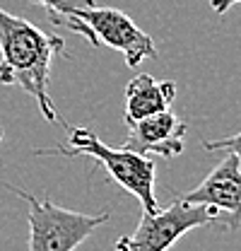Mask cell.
Returning a JSON list of instances; mask_svg holds the SVG:
<instances>
[{
	"label": "cell",
	"mask_w": 241,
	"mask_h": 251,
	"mask_svg": "<svg viewBox=\"0 0 241 251\" xmlns=\"http://www.w3.org/2000/svg\"><path fill=\"white\" fill-rule=\"evenodd\" d=\"M12 193L27 201L29 213V251H75L82 242H87L94 229L106 225L111 210H101L96 215H87L80 210H68L56 205L51 198H36L29 191L5 184Z\"/></svg>",
	"instance_id": "cell-3"
},
{
	"label": "cell",
	"mask_w": 241,
	"mask_h": 251,
	"mask_svg": "<svg viewBox=\"0 0 241 251\" xmlns=\"http://www.w3.org/2000/svg\"><path fill=\"white\" fill-rule=\"evenodd\" d=\"M65 27L82 34L92 46H109L125 58L128 68H138L147 58H157V46L147 31H143L123 10L116 7H82L65 17Z\"/></svg>",
	"instance_id": "cell-4"
},
{
	"label": "cell",
	"mask_w": 241,
	"mask_h": 251,
	"mask_svg": "<svg viewBox=\"0 0 241 251\" xmlns=\"http://www.w3.org/2000/svg\"><path fill=\"white\" fill-rule=\"evenodd\" d=\"M128 138L123 143L125 150L138 155H159L164 159H174L183 152V138L188 126L174 116L169 109L145 116L140 121L128 126Z\"/></svg>",
	"instance_id": "cell-7"
},
{
	"label": "cell",
	"mask_w": 241,
	"mask_h": 251,
	"mask_svg": "<svg viewBox=\"0 0 241 251\" xmlns=\"http://www.w3.org/2000/svg\"><path fill=\"white\" fill-rule=\"evenodd\" d=\"M241 0H210V7L217 12V15H227L234 5H239Z\"/></svg>",
	"instance_id": "cell-11"
},
{
	"label": "cell",
	"mask_w": 241,
	"mask_h": 251,
	"mask_svg": "<svg viewBox=\"0 0 241 251\" xmlns=\"http://www.w3.org/2000/svg\"><path fill=\"white\" fill-rule=\"evenodd\" d=\"M58 53H65V41L60 36L46 34L0 7V85L22 87L36 99V106L48 124L60 121L65 126L48 94L51 63Z\"/></svg>",
	"instance_id": "cell-1"
},
{
	"label": "cell",
	"mask_w": 241,
	"mask_h": 251,
	"mask_svg": "<svg viewBox=\"0 0 241 251\" xmlns=\"http://www.w3.org/2000/svg\"><path fill=\"white\" fill-rule=\"evenodd\" d=\"M215 222L217 215L208 205L183 203L176 198L169 208L143 213L138 227L116 242V251H169L183 234Z\"/></svg>",
	"instance_id": "cell-5"
},
{
	"label": "cell",
	"mask_w": 241,
	"mask_h": 251,
	"mask_svg": "<svg viewBox=\"0 0 241 251\" xmlns=\"http://www.w3.org/2000/svg\"><path fill=\"white\" fill-rule=\"evenodd\" d=\"M176 97L171 80H154L150 73H138L125 87V124H135L145 116L167 111Z\"/></svg>",
	"instance_id": "cell-8"
},
{
	"label": "cell",
	"mask_w": 241,
	"mask_h": 251,
	"mask_svg": "<svg viewBox=\"0 0 241 251\" xmlns=\"http://www.w3.org/2000/svg\"><path fill=\"white\" fill-rule=\"evenodd\" d=\"M176 198L183 203L208 205L217 215V222L224 232H237L241 227V164L232 152H224V159L210 174L191 191H176Z\"/></svg>",
	"instance_id": "cell-6"
},
{
	"label": "cell",
	"mask_w": 241,
	"mask_h": 251,
	"mask_svg": "<svg viewBox=\"0 0 241 251\" xmlns=\"http://www.w3.org/2000/svg\"><path fill=\"white\" fill-rule=\"evenodd\" d=\"M34 155H63V157H90L94 164H101L109 172V179L135 196L143 205V213L159 210L154 193V162L147 155H138L125 148H109L90 128H68V140Z\"/></svg>",
	"instance_id": "cell-2"
},
{
	"label": "cell",
	"mask_w": 241,
	"mask_h": 251,
	"mask_svg": "<svg viewBox=\"0 0 241 251\" xmlns=\"http://www.w3.org/2000/svg\"><path fill=\"white\" fill-rule=\"evenodd\" d=\"M2 138H5V130H2V128H0V143H2Z\"/></svg>",
	"instance_id": "cell-12"
},
{
	"label": "cell",
	"mask_w": 241,
	"mask_h": 251,
	"mask_svg": "<svg viewBox=\"0 0 241 251\" xmlns=\"http://www.w3.org/2000/svg\"><path fill=\"white\" fill-rule=\"evenodd\" d=\"M203 148L208 152H232L241 164V130L234 135L219 138V140H203Z\"/></svg>",
	"instance_id": "cell-10"
},
{
	"label": "cell",
	"mask_w": 241,
	"mask_h": 251,
	"mask_svg": "<svg viewBox=\"0 0 241 251\" xmlns=\"http://www.w3.org/2000/svg\"><path fill=\"white\" fill-rule=\"evenodd\" d=\"M27 2L36 5V7H44L53 25H63L68 15H72V12H77L82 7L96 5L94 0H27Z\"/></svg>",
	"instance_id": "cell-9"
}]
</instances>
